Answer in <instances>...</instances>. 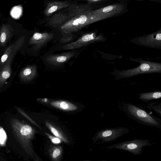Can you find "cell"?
<instances>
[{"instance_id": "obj_1", "label": "cell", "mask_w": 161, "mask_h": 161, "mask_svg": "<svg viewBox=\"0 0 161 161\" xmlns=\"http://www.w3.org/2000/svg\"><path fill=\"white\" fill-rule=\"evenodd\" d=\"M116 15L114 13L93 15L90 13L74 17L66 23L62 29L66 33L77 31L91 24L110 18Z\"/></svg>"}, {"instance_id": "obj_2", "label": "cell", "mask_w": 161, "mask_h": 161, "mask_svg": "<svg viewBox=\"0 0 161 161\" xmlns=\"http://www.w3.org/2000/svg\"><path fill=\"white\" fill-rule=\"evenodd\" d=\"M126 109L130 116L139 123L161 130V119L151 114L141 107L134 104H127Z\"/></svg>"}, {"instance_id": "obj_3", "label": "cell", "mask_w": 161, "mask_h": 161, "mask_svg": "<svg viewBox=\"0 0 161 161\" xmlns=\"http://www.w3.org/2000/svg\"><path fill=\"white\" fill-rule=\"evenodd\" d=\"M139 65L135 68L121 71L119 74L128 78L139 74L159 73L161 74V63L140 59Z\"/></svg>"}, {"instance_id": "obj_4", "label": "cell", "mask_w": 161, "mask_h": 161, "mask_svg": "<svg viewBox=\"0 0 161 161\" xmlns=\"http://www.w3.org/2000/svg\"><path fill=\"white\" fill-rule=\"evenodd\" d=\"M153 143L147 139H136L124 141L108 146V149H118L129 152L138 155L142 153V149L144 147L150 146Z\"/></svg>"}, {"instance_id": "obj_5", "label": "cell", "mask_w": 161, "mask_h": 161, "mask_svg": "<svg viewBox=\"0 0 161 161\" xmlns=\"http://www.w3.org/2000/svg\"><path fill=\"white\" fill-rule=\"evenodd\" d=\"M128 128L117 127L107 129L98 131L92 138L94 143L99 140L102 141L100 143L113 142L119 137L129 132Z\"/></svg>"}, {"instance_id": "obj_6", "label": "cell", "mask_w": 161, "mask_h": 161, "mask_svg": "<svg viewBox=\"0 0 161 161\" xmlns=\"http://www.w3.org/2000/svg\"><path fill=\"white\" fill-rule=\"evenodd\" d=\"M104 37L102 35L95 32L84 34L76 41L63 46L66 50L78 49L95 42L103 41Z\"/></svg>"}, {"instance_id": "obj_7", "label": "cell", "mask_w": 161, "mask_h": 161, "mask_svg": "<svg viewBox=\"0 0 161 161\" xmlns=\"http://www.w3.org/2000/svg\"><path fill=\"white\" fill-rule=\"evenodd\" d=\"M133 43L141 46L161 49V32L137 37L133 39Z\"/></svg>"}, {"instance_id": "obj_8", "label": "cell", "mask_w": 161, "mask_h": 161, "mask_svg": "<svg viewBox=\"0 0 161 161\" xmlns=\"http://www.w3.org/2000/svg\"><path fill=\"white\" fill-rule=\"evenodd\" d=\"M52 34L47 33H35L30 39L29 44L34 45V49L35 50L38 49L53 38Z\"/></svg>"}, {"instance_id": "obj_9", "label": "cell", "mask_w": 161, "mask_h": 161, "mask_svg": "<svg viewBox=\"0 0 161 161\" xmlns=\"http://www.w3.org/2000/svg\"><path fill=\"white\" fill-rule=\"evenodd\" d=\"M74 53L73 52H67L58 54L50 55L46 58V61L48 64L54 66H58L64 64L73 58Z\"/></svg>"}, {"instance_id": "obj_10", "label": "cell", "mask_w": 161, "mask_h": 161, "mask_svg": "<svg viewBox=\"0 0 161 161\" xmlns=\"http://www.w3.org/2000/svg\"><path fill=\"white\" fill-rule=\"evenodd\" d=\"M124 8V7L122 4H114L92 10L91 12V14L93 15L109 13L117 14L121 12Z\"/></svg>"}, {"instance_id": "obj_11", "label": "cell", "mask_w": 161, "mask_h": 161, "mask_svg": "<svg viewBox=\"0 0 161 161\" xmlns=\"http://www.w3.org/2000/svg\"><path fill=\"white\" fill-rule=\"evenodd\" d=\"M37 68L35 65H30L23 68L20 71L19 77L23 81L29 82L32 80L36 76Z\"/></svg>"}, {"instance_id": "obj_12", "label": "cell", "mask_w": 161, "mask_h": 161, "mask_svg": "<svg viewBox=\"0 0 161 161\" xmlns=\"http://www.w3.org/2000/svg\"><path fill=\"white\" fill-rule=\"evenodd\" d=\"M93 7L90 5H74L72 8L71 15L73 18L90 13Z\"/></svg>"}, {"instance_id": "obj_13", "label": "cell", "mask_w": 161, "mask_h": 161, "mask_svg": "<svg viewBox=\"0 0 161 161\" xmlns=\"http://www.w3.org/2000/svg\"><path fill=\"white\" fill-rule=\"evenodd\" d=\"M11 63L7 61L4 66L0 69V87H2L7 80L10 77L11 74Z\"/></svg>"}, {"instance_id": "obj_14", "label": "cell", "mask_w": 161, "mask_h": 161, "mask_svg": "<svg viewBox=\"0 0 161 161\" xmlns=\"http://www.w3.org/2000/svg\"><path fill=\"white\" fill-rule=\"evenodd\" d=\"M51 104L53 106L66 111H71L77 109L78 107L75 105L64 101L52 102Z\"/></svg>"}, {"instance_id": "obj_15", "label": "cell", "mask_w": 161, "mask_h": 161, "mask_svg": "<svg viewBox=\"0 0 161 161\" xmlns=\"http://www.w3.org/2000/svg\"><path fill=\"white\" fill-rule=\"evenodd\" d=\"M139 98L143 102H147L161 98V91H156L140 93Z\"/></svg>"}, {"instance_id": "obj_16", "label": "cell", "mask_w": 161, "mask_h": 161, "mask_svg": "<svg viewBox=\"0 0 161 161\" xmlns=\"http://www.w3.org/2000/svg\"><path fill=\"white\" fill-rule=\"evenodd\" d=\"M25 39L23 37L19 38L14 43L13 47L10 57L7 61L12 62L13 59L14 57L15 54L20 49L25 42Z\"/></svg>"}, {"instance_id": "obj_17", "label": "cell", "mask_w": 161, "mask_h": 161, "mask_svg": "<svg viewBox=\"0 0 161 161\" xmlns=\"http://www.w3.org/2000/svg\"><path fill=\"white\" fill-rule=\"evenodd\" d=\"M11 32L8 29L3 28L2 29L0 37V44L1 47H4L9 39Z\"/></svg>"}, {"instance_id": "obj_18", "label": "cell", "mask_w": 161, "mask_h": 161, "mask_svg": "<svg viewBox=\"0 0 161 161\" xmlns=\"http://www.w3.org/2000/svg\"><path fill=\"white\" fill-rule=\"evenodd\" d=\"M14 45V44H12L8 47L2 56L0 61V69L6 63L8 59L10 57Z\"/></svg>"}, {"instance_id": "obj_19", "label": "cell", "mask_w": 161, "mask_h": 161, "mask_svg": "<svg viewBox=\"0 0 161 161\" xmlns=\"http://www.w3.org/2000/svg\"><path fill=\"white\" fill-rule=\"evenodd\" d=\"M146 107L153 110L161 117V102L159 103L151 102Z\"/></svg>"}, {"instance_id": "obj_20", "label": "cell", "mask_w": 161, "mask_h": 161, "mask_svg": "<svg viewBox=\"0 0 161 161\" xmlns=\"http://www.w3.org/2000/svg\"><path fill=\"white\" fill-rule=\"evenodd\" d=\"M31 127L29 125H25L23 126L20 129V133L23 135H27L31 132Z\"/></svg>"}, {"instance_id": "obj_21", "label": "cell", "mask_w": 161, "mask_h": 161, "mask_svg": "<svg viewBox=\"0 0 161 161\" xmlns=\"http://www.w3.org/2000/svg\"><path fill=\"white\" fill-rule=\"evenodd\" d=\"M0 133V143L1 145H3L4 144L6 140L7 135L4 130L1 127Z\"/></svg>"}, {"instance_id": "obj_22", "label": "cell", "mask_w": 161, "mask_h": 161, "mask_svg": "<svg viewBox=\"0 0 161 161\" xmlns=\"http://www.w3.org/2000/svg\"><path fill=\"white\" fill-rule=\"evenodd\" d=\"M49 127L51 132L55 136L62 139V137L60 135L59 133L56 129L50 126H49Z\"/></svg>"}, {"instance_id": "obj_23", "label": "cell", "mask_w": 161, "mask_h": 161, "mask_svg": "<svg viewBox=\"0 0 161 161\" xmlns=\"http://www.w3.org/2000/svg\"><path fill=\"white\" fill-rule=\"evenodd\" d=\"M60 150L59 149L56 148L55 149L53 153V157L54 158H56L60 154Z\"/></svg>"}, {"instance_id": "obj_24", "label": "cell", "mask_w": 161, "mask_h": 161, "mask_svg": "<svg viewBox=\"0 0 161 161\" xmlns=\"http://www.w3.org/2000/svg\"><path fill=\"white\" fill-rule=\"evenodd\" d=\"M52 142L54 144H58L61 142L60 139L58 138L50 137Z\"/></svg>"}, {"instance_id": "obj_25", "label": "cell", "mask_w": 161, "mask_h": 161, "mask_svg": "<svg viewBox=\"0 0 161 161\" xmlns=\"http://www.w3.org/2000/svg\"><path fill=\"white\" fill-rule=\"evenodd\" d=\"M58 6L56 5H54L50 8L48 10V13H51L55 11L57 9Z\"/></svg>"}, {"instance_id": "obj_26", "label": "cell", "mask_w": 161, "mask_h": 161, "mask_svg": "<svg viewBox=\"0 0 161 161\" xmlns=\"http://www.w3.org/2000/svg\"><path fill=\"white\" fill-rule=\"evenodd\" d=\"M85 1H86L88 2L89 3H94L100 2L103 0H82Z\"/></svg>"}, {"instance_id": "obj_27", "label": "cell", "mask_w": 161, "mask_h": 161, "mask_svg": "<svg viewBox=\"0 0 161 161\" xmlns=\"http://www.w3.org/2000/svg\"><path fill=\"white\" fill-rule=\"evenodd\" d=\"M159 31H161V30H159Z\"/></svg>"}]
</instances>
